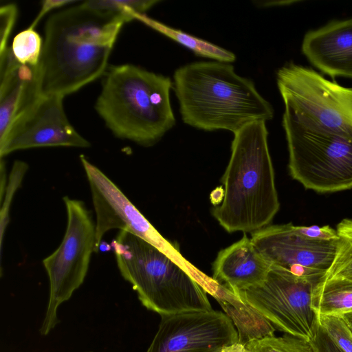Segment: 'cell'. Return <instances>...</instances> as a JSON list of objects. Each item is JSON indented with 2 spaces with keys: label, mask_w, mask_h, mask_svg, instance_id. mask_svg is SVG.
Segmentation results:
<instances>
[{
  "label": "cell",
  "mask_w": 352,
  "mask_h": 352,
  "mask_svg": "<svg viewBox=\"0 0 352 352\" xmlns=\"http://www.w3.org/2000/svg\"><path fill=\"white\" fill-rule=\"evenodd\" d=\"M124 23L82 3L50 16L39 62L43 94L65 97L101 76Z\"/></svg>",
  "instance_id": "1"
},
{
  "label": "cell",
  "mask_w": 352,
  "mask_h": 352,
  "mask_svg": "<svg viewBox=\"0 0 352 352\" xmlns=\"http://www.w3.org/2000/svg\"><path fill=\"white\" fill-rule=\"evenodd\" d=\"M173 89L183 122L194 128L233 133L256 121L273 118L271 104L251 80L219 61L195 62L175 70Z\"/></svg>",
  "instance_id": "2"
},
{
  "label": "cell",
  "mask_w": 352,
  "mask_h": 352,
  "mask_svg": "<svg viewBox=\"0 0 352 352\" xmlns=\"http://www.w3.org/2000/svg\"><path fill=\"white\" fill-rule=\"evenodd\" d=\"M267 135L265 121L253 122L234 133L221 178L223 197L212 210L228 232L252 233L269 226L279 210Z\"/></svg>",
  "instance_id": "3"
},
{
  "label": "cell",
  "mask_w": 352,
  "mask_h": 352,
  "mask_svg": "<svg viewBox=\"0 0 352 352\" xmlns=\"http://www.w3.org/2000/svg\"><path fill=\"white\" fill-rule=\"evenodd\" d=\"M169 77L131 64L110 67L95 109L115 136L151 146L175 124Z\"/></svg>",
  "instance_id": "4"
},
{
  "label": "cell",
  "mask_w": 352,
  "mask_h": 352,
  "mask_svg": "<svg viewBox=\"0 0 352 352\" xmlns=\"http://www.w3.org/2000/svg\"><path fill=\"white\" fill-rule=\"evenodd\" d=\"M111 247L120 274L147 309L161 316L213 310L190 272L153 245L120 230Z\"/></svg>",
  "instance_id": "5"
},
{
  "label": "cell",
  "mask_w": 352,
  "mask_h": 352,
  "mask_svg": "<svg viewBox=\"0 0 352 352\" xmlns=\"http://www.w3.org/2000/svg\"><path fill=\"white\" fill-rule=\"evenodd\" d=\"M291 177L318 193L352 188V127L283 118Z\"/></svg>",
  "instance_id": "6"
},
{
  "label": "cell",
  "mask_w": 352,
  "mask_h": 352,
  "mask_svg": "<svg viewBox=\"0 0 352 352\" xmlns=\"http://www.w3.org/2000/svg\"><path fill=\"white\" fill-rule=\"evenodd\" d=\"M67 225L58 248L43 261L50 282V295L40 333L47 336L57 324L59 306L84 282L91 256L96 252V225L84 202L63 197Z\"/></svg>",
  "instance_id": "7"
},
{
  "label": "cell",
  "mask_w": 352,
  "mask_h": 352,
  "mask_svg": "<svg viewBox=\"0 0 352 352\" xmlns=\"http://www.w3.org/2000/svg\"><path fill=\"white\" fill-rule=\"evenodd\" d=\"M318 283L271 265L262 283L234 294L276 329L310 340L318 322L313 307L314 291Z\"/></svg>",
  "instance_id": "8"
},
{
  "label": "cell",
  "mask_w": 352,
  "mask_h": 352,
  "mask_svg": "<svg viewBox=\"0 0 352 352\" xmlns=\"http://www.w3.org/2000/svg\"><path fill=\"white\" fill-rule=\"evenodd\" d=\"M80 160L89 184L96 212V252L99 250L104 235L111 230L119 229L142 238L187 270H191L192 265L182 257L179 250L160 234L101 170L83 155Z\"/></svg>",
  "instance_id": "9"
},
{
  "label": "cell",
  "mask_w": 352,
  "mask_h": 352,
  "mask_svg": "<svg viewBox=\"0 0 352 352\" xmlns=\"http://www.w3.org/2000/svg\"><path fill=\"white\" fill-rule=\"evenodd\" d=\"M251 234L254 245L270 265L318 282L331 267L339 246V237H309L292 223L269 225Z\"/></svg>",
  "instance_id": "10"
},
{
  "label": "cell",
  "mask_w": 352,
  "mask_h": 352,
  "mask_svg": "<svg viewBox=\"0 0 352 352\" xmlns=\"http://www.w3.org/2000/svg\"><path fill=\"white\" fill-rule=\"evenodd\" d=\"M63 96L43 95L16 118L0 137V157L16 151L47 146L87 148L90 143L69 122Z\"/></svg>",
  "instance_id": "11"
},
{
  "label": "cell",
  "mask_w": 352,
  "mask_h": 352,
  "mask_svg": "<svg viewBox=\"0 0 352 352\" xmlns=\"http://www.w3.org/2000/svg\"><path fill=\"white\" fill-rule=\"evenodd\" d=\"M161 318L146 352H220L239 342L232 320L220 311L184 312Z\"/></svg>",
  "instance_id": "12"
},
{
  "label": "cell",
  "mask_w": 352,
  "mask_h": 352,
  "mask_svg": "<svg viewBox=\"0 0 352 352\" xmlns=\"http://www.w3.org/2000/svg\"><path fill=\"white\" fill-rule=\"evenodd\" d=\"M41 71L39 64H21L11 47L0 54V137L20 114L42 96Z\"/></svg>",
  "instance_id": "13"
},
{
  "label": "cell",
  "mask_w": 352,
  "mask_h": 352,
  "mask_svg": "<svg viewBox=\"0 0 352 352\" xmlns=\"http://www.w3.org/2000/svg\"><path fill=\"white\" fill-rule=\"evenodd\" d=\"M302 52L323 73L352 78V19L309 31L303 38Z\"/></svg>",
  "instance_id": "14"
},
{
  "label": "cell",
  "mask_w": 352,
  "mask_h": 352,
  "mask_svg": "<svg viewBox=\"0 0 352 352\" xmlns=\"http://www.w3.org/2000/svg\"><path fill=\"white\" fill-rule=\"evenodd\" d=\"M270 267L244 233L240 240L219 252L212 264V278L236 293L262 283Z\"/></svg>",
  "instance_id": "15"
},
{
  "label": "cell",
  "mask_w": 352,
  "mask_h": 352,
  "mask_svg": "<svg viewBox=\"0 0 352 352\" xmlns=\"http://www.w3.org/2000/svg\"><path fill=\"white\" fill-rule=\"evenodd\" d=\"M205 291L221 305L232 320L239 334V342L274 336L276 329L255 308L226 287L209 278L204 285Z\"/></svg>",
  "instance_id": "16"
},
{
  "label": "cell",
  "mask_w": 352,
  "mask_h": 352,
  "mask_svg": "<svg viewBox=\"0 0 352 352\" xmlns=\"http://www.w3.org/2000/svg\"><path fill=\"white\" fill-rule=\"evenodd\" d=\"M313 307L318 316H342L352 311V280L322 278L315 287Z\"/></svg>",
  "instance_id": "17"
},
{
  "label": "cell",
  "mask_w": 352,
  "mask_h": 352,
  "mask_svg": "<svg viewBox=\"0 0 352 352\" xmlns=\"http://www.w3.org/2000/svg\"><path fill=\"white\" fill-rule=\"evenodd\" d=\"M138 20L167 37L192 51L196 55L223 63L234 62V54L208 41L193 36L179 30L163 24L146 14L140 15Z\"/></svg>",
  "instance_id": "18"
},
{
  "label": "cell",
  "mask_w": 352,
  "mask_h": 352,
  "mask_svg": "<svg viewBox=\"0 0 352 352\" xmlns=\"http://www.w3.org/2000/svg\"><path fill=\"white\" fill-rule=\"evenodd\" d=\"M339 246L334 261L322 278L352 280V219H344L336 227Z\"/></svg>",
  "instance_id": "19"
},
{
  "label": "cell",
  "mask_w": 352,
  "mask_h": 352,
  "mask_svg": "<svg viewBox=\"0 0 352 352\" xmlns=\"http://www.w3.org/2000/svg\"><path fill=\"white\" fill-rule=\"evenodd\" d=\"M159 2L155 0H91L82 3L91 10L118 16L126 23L145 14Z\"/></svg>",
  "instance_id": "20"
},
{
  "label": "cell",
  "mask_w": 352,
  "mask_h": 352,
  "mask_svg": "<svg viewBox=\"0 0 352 352\" xmlns=\"http://www.w3.org/2000/svg\"><path fill=\"white\" fill-rule=\"evenodd\" d=\"M245 345L250 352H315L310 340L287 333L253 340Z\"/></svg>",
  "instance_id": "21"
},
{
  "label": "cell",
  "mask_w": 352,
  "mask_h": 352,
  "mask_svg": "<svg viewBox=\"0 0 352 352\" xmlns=\"http://www.w3.org/2000/svg\"><path fill=\"white\" fill-rule=\"evenodd\" d=\"M12 52L23 65L37 66L39 64L43 41L40 35L28 28L16 34L12 41Z\"/></svg>",
  "instance_id": "22"
},
{
  "label": "cell",
  "mask_w": 352,
  "mask_h": 352,
  "mask_svg": "<svg viewBox=\"0 0 352 352\" xmlns=\"http://www.w3.org/2000/svg\"><path fill=\"white\" fill-rule=\"evenodd\" d=\"M28 170L26 162L16 160L14 162L10 172L8 182L5 190V199L1 202L0 210V230H1V252H2L3 236L10 221V208L15 192L21 186L23 177Z\"/></svg>",
  "instance_id": "23"
},
{
  "label": "cell",
  "mask_w": 352,
  "mask_h": 352,
  "mask_svg": "<svg viewBox=\"0 0 352 352\" xmlns=\"http://www.w3.org/2000/svg\"><path fill=\"white\" fill-rule=\"evenodd\" d=\"M320 325L344 352H352V331L341 316H318Z\"/></svg>",
  "instance_id": "24"
},
{
  "label": "cell",
  "mask_w": 352,
  "mask_h": 352,
  "mask_svg": "<svg viewBox=\"0 0 352 352\" xmlns=\"http://www.w3.org/2000/svg\"><path fill=\"white\" fill-rule=\"evenodd\" d=\"M17 12V7L13 3L0 8V54L8 47L7 43L16 21Z\"/></svg>",
  "instance_id": "25"
},
{
  "label": "cell",
  "mask_w": 352,
  "mask_h": 352,
  "mask_svg": "<svg viewBox=\"0 0 352 352\" xmlns=\"http://www.w3.org/2000/svg\"><path fill=\"white\" fill-rule=\"evenodd\" d=\"M310 342L315 352H344L327 335L318 322Z\"/></svg>",
  "instance_id": "26"
},
{
  "label": "cell",
  "mask_w": 352,
  "mask_h": 352,
  "mask_svg": "<svg viewBox=\"0 0 352 352\" xmlns=\"http://www.w3.org/2000/svg\"><path fill=\"white\" fill-rule=\"evenodd\" d=\"M302 233L309 237L318 238L322 239H333L338 238L336 230L329 226L322 227L312 226H298Z\"/></svg>",
  "instance_id": "27"
},
{
  "label": "cell",
  "mask_w": 352,
  "mask_h": 352,
  "mask_svg": "<svg viewBox=\"0 0 352 352\" xmlns=\"http://www.w3.org/2000/svg\"><path fill=\"white\" fill-rule=\"evenodd\" d=\"M74 1H64V0H46L42 2L41 9L36 16L35 19L32 21L31 25L28 27L29 29L34 30V28L38 23V22L41 20V19L49 11L55 9L56 8L61 7L65 5L70 4L74 3Z\"/></svg>",
  "instance_id": "28"
},
{
  "label": "cell",
  "mask_w": 352,
  "mask_h": 352,
  "mask_svg": "<svg viewBox=\"0 0 352 352\" xmlns=\"http://www.w3.org/2000/svg\"><path fill=\"white\" fill-rule=\"evenodd\" d=\"M0 190H1V201L3 199V194L5 192L7 184H6V164L3 160V158H1L0 163Z\"/></svg>",
  "instance_id": "29"
},
{
  "label": "cell",
  "mask_w": 352,
  "mask_h": 352,
  "mask_svg": "<svg viewBox=\"0 0 352 352\" xmlns=\"http://www.w3.org/2000/svg\"><path fill=\"white\" fill-rule=\"evenodd\" d=\"M220 352H250L246 346L239 342L223 348Z\"/></svg>",
  "instance_id": "30"
},
{
  "label": "cell",
  "mask_w": 352,
  "mask_h": 352,
  "mask_svg": "<svg viewBox=\"0 0 352 352\" xmlns=\"http://www.w3.org/2000/svg\"><path fill=\"white\" fill-rule=\"evenodd\" d=\"M349 327L352 331V311L345 313L341 316Z\"/></svg>",
  "instance_id": "31"
}]
</instances>
